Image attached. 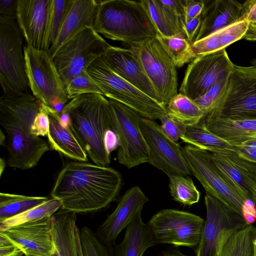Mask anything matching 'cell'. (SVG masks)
Listing matches in <instances>:
<instances>
[{
  "instance_id": "cell-45",
  "label": "cell",
  "mask_w": 256,
  "mask_h": 256,
  "mask_svg": "<svg viewBox=\"0 0 256 256\" xmlns=\"http://www.w3.org/2000/svg\"><path fill=\"white\" fill-rule=\"evenodd\" d=\"M22 248L8 236L0 232V256H22Z\"/></svg>"
},
{
  "instance_id": "cell-49",
  "label": "cell",
  "mask_w": 256,
  "mask_h": 256,
  "mask_svg": "<svg viewBox=\"0 0 256 256\" xmlns=\"http://www.w3.org/2000/svg\"><path fill=\"white\" fill-rule=\"evenodd\" d=\"M234 152L240 158L256 164V147L234 146Z\"/></svg>"
},
{
  "instance_id": "cell-52",
  "label": "cell",
  "mask_w": 256,
  "mask_h": 256,
  "mask_svg": "<svg viewBox=\"0 0 256 256\" xmlns=\"http://www.w3.org/2000/svg\"><path fill=\"white\" fill-rule=\"evenodd\" d=\"M76 245L78 256H84L83 253L82 248L81 242L80 239V230L78 227L76 228Z\"/></svg>"
},
{
  "instance_id": "cell-17",
  "label": "cell",
  "mask_w": 256,
  "mask_h": 256,
  "mask_svg": "<svg viewBox=\"0 0 256 256\" xmlns=\"http://www.w3.org/2000/svg\"><path fill=\"white\" fill-rule=\"evenodd\" d=\"M52 0H18L16 21L26 44L47 50Z\"/></svg>"
},
{
  "instance_id": "cell-28",
  "label": "cell",
  "mask_w": 256,
  "mask_h": 256,
  "mask_svg": "<svg viewBox=\"0 0 256 256\" xmlns=\"http://www.w3.org/2000/svg\"><path fill=\"white\" fill-rule=\"evenodd\" d=\"M157 32V36L184 34V22L160 0H140Z\"/></svg>"
},
{
  "instance_id": "cell-10",
  "label": "cell",
  "mask_w": 256,
  "mask_h": 256,
  "mask_svg": "<svg viewBox=\"0 0 256 256\" xmlns=\"http://www.w3.org/2000/svg\"><path fill=\"white\" fill-rule=\"evenodd\" d=\"M152 83L160 104L166 106L178 92L176 67L157 37L130 45Z\"/></svg>"
},
{
  "instance_id": "cell-6",
  "label": "cell",
  "mask_w": 256,
  "mask_h": 256,
  "mask_svg": "<svg viewBox=\"0 0 256 256\" xmlns=\"http://www.w3.org/2000/svg\"><path fill=\"white\" fill-rule=\"evenodd\" d=\"M22 38L16 19L0 16L2 97L32 94L26 70Z\"/></svg>"
},
{
  "instance_id": "cell-47",
  "label": "cell",
  "mask_w": 256,
  "mask_h": 256,
  "mask_svg": "<svg viewBox=\"0 0 256 256\" xmlns=\"http://www.w3.org/2000/svg\"><path fill=\"white\" fill-rule=\"evenodd\" d=\"M202 24V15L184 22L182 29L184 32L188 40L192 44L200 30Z\"/></svg>"
},
{
  "instance_id": "cell-2",
  "label": "cell",
  "mask_w": 256,
  "mask_h": 256,
  "mask_svg": "<svg viewBox=\"0 0 256 256\" xmlns=\"http://www.w3.org/2000/svg\"><path fill=\"white\" fill-rule=\"evenodd\" d=\"M40 102L32 94L0 97V124L6 136L8 166L33 168L50 150L45 140L30 132Z\"/></svg>"
},
{
  "instance_id": "cell-48",
  "label": "cell",
  "mask_w": 256,
  "mask_h": 256,
  "mask_svg": "<svg viewBox=\"0 0 256 256\" xmlns=\"http://www.w3.org/2000/svg\"><path fill=\"white\" fill-rule=\"evenodd\" d=\"M18 0H0V16L16 19Z\"/></svg>"
},
{
  "instance_id": "cell-29",
  "label": "cell",
  "mask_w": 256,
  "mask_h": 256,
  "mask_svg": "<svg viewBox=\"0 0 256 256\" xmlns=\"http://www.w3.org/2000/svg\"><path fill=\"white\" fill-rule=\"evenodd\" d=\"M256 228L252 224L224 233L221 239L218 256H254Z\"/></svg>"
},
{
  "instance_id": "cell-1",
  "label": "cell",
  "mask_w": 256,
  "mask_h": 256,
  "mask_svg": "<svg viewBox=\"0 0 256 256\" xmlns=\"http://www.w3.org/2000/svg\"><path fill=\"white\" fill-rule=\"evenodd\" d=\"M122 186V175L113 168L76 161L60 172L51 196L60 200L64 210L92 213L116 201Z\"/></svg>"
},
{
  "instance_id": "cell-37",
  "label": "cell",
  "mask_w": 256,
  "mask_h": 256,
  "mask_svg": "<svg viewBox=\"0 0 256 256\" xmlns=\"http://www.w3.org/2000/svg\"><path fill=\"white\" fill-rule=\"evenodd\" d=\"M74 0H52L47 37V50L54 44Z\"/></svg>"
},
{
  "instance_id": "cell-43",
  "label": "cell",
  "mask_w": 256,
  "mask_h": 256,
  "mask_svg": "<svg viewBox=\"0 0 256 256\" xmlns=\"http://www.w3.org/2000/svg\"><path fill=\"white\" fill-rule=\"evenodd\" d=\"M246 20L248 28L243 38L249 41L256 40V0H249L243 3Z\"/></svg>"
},
{
  "instance_id": "cell-40",
  "label": "cell",
  "mask_w": 256,
  "mask_h": 256,
  "mask_svg": "<svg viewBox=\"0 0 256 256\" xmlns=\"http://www.w3.org/2000/svg\"><path fill=\"white\" fill-rule=\"evenodd\" d=\"M229 76L219 80L202 96L193 100L204 112L205 116L212 109L225 92L228 84Z\"/></svg>"
},
{
  "instance_id": "cell-46",
  "label": "cell",
  "mask_w": 256,
  "mask_h": 256,
  "mask_svg": "<svg viewBox=\"0 0 256 256\" xmlns=\"http://www.w3.org/2000/svg\"><path fill=\"white\" fill-rule=\"evenodd\" d=\"M184 1L185 21L198 17L202 14L206 6L204 1L196 0H184Z\"/></svg>"
},
{
  "instance_id": "cell-57",
  "label": "cell",
  "mask_w": 256,
  "mask_h": 256,
  "mask_svg": "<svg viewBox=\"0 0 256 256\" xmlns=\"http://www.w3.org/2000/svg\"><path fill=\"white\" fill-rule=\"evenodd\" d=\"M254 66H256V65H254Z\"/></svg>"
},
{
  "instance_id": "cell-54",
  "label": "cell",
  "mask_w": 256,
  "mask_h": 256,
  "mask_svg": "<svg viewBox=\"0 0 256 256\" xmlns=\"http://www.w3.org/2000/svg\"><path fill=\"white\" fill-rule=\"evenodd\" d=\"M0 144L5 146L6 144V136L2 129L0 130Z\"/></svg>"
},
{
  "instance_id": "cell-30",
  "label": "cell",
  "mask_w": 256,
  "mask_h": 256,
  "mask_svg": "<svg viewBox=\"0 0 256 256\" xmlns=\"http://www.w3.org/2000/svg\"><path fill=\"white\" fill-rule=\"evenodd\" d=\"M180 139L190 145L210 152H234V146L208 131L202 120L194 124L186 126Z\"/></svg>"
},
{
  "instance_id": "cell-27",
  "label": "cell",
  "mask_w": 256,
  "mask_h": 256,
  "mask_svg": "<svg viewBox=\"0 0 256 256\" xmlns=\"http://www.w3.org/2000/svg\"><path fill=\"white\" fill-rule=\"evenodd\" d=\"M248 28V22L244 20L221 28L194 41L192 44L194 52L197 56L225 50L228 46L243 38Z\"/></svg>"
},
{
  "instance_id": "cell-23",
  "label": "cell",
  "mask_w": 256,
  "mask_h": 256,
  "mask_svg": "<svg viewBox=\"0 0 256 256\" xmlns=\"http://www.w3.org/2000/svg\"><path fill=\"white\" fill-rule=\"evenodd\" d=\"M44 106L50 120L47 136L50 148L76 161L86 162L88 156L72 132L70 126L62 122L60 113L46 104Z\"/></svg>"
},
{
  "instance_id": "cell-24",
  "label": "cell",
  "mask_w": 256,
  "mask_h": 256,
  "mask_svg": "<svg viewBox=\"0 0 256 256\" xmlns=\"http://www.w3.org/2000/svg\"><path fill=\"white\" fill-rule=\"evenodd\" d=\"M206 128L233 146L241 145L256 135V119H230L205 116Z\"/></svg>"
},
{
  "instance_id": "cell-35",
  "label": "cell",
  "mask_w": 256,
  "mask_h": 256,
  "mask_svg": "<svg viewBox=\"0 0 256 256\" xmlns=\"http://www.w3.org/2000/svg\"><path fill=\"white\" fill-rule=\"evenodd\" d=\"M61 207L60 200L54 198L49 199L40 206L0 222V232L22 224L52 216Z\"/></svg>"
},
{
  "instance_id": "cell-19",
  "label": "cell",
  "mask_w": 256,
  "mask_h": 256,
  "mask_svg": "<svg viewBox=\"0 0 256 256\" xmlns=\"http://www.w3.org/2000/svg\"><path fill=\"white\" fill-rule=\"evenodd\" d=\"M52 216L12 226L0 232L16 243L26 256H52L55 251Z\"/></svg>"
},
{
  "instance_id": "cell-14",
  "label": "cell",
  "mask_w": 256,
  "mask_h": 256,
  "mask_svg": "<svg viewBox=\"0 0 256 256\" xmlns=\"http://www.w3.org/2000/svg\"><path fill=\"white\" fill-rule=\"evenodd\" d=\"M234 66L226 50L197 56L188 65L179 92L194 100L228 77Z\"/></svg>"
},
{
  "instance_id": "cell-11",
  "label": "cell",
  "mask_w": 256,
  "mask_h": 256,
  "mask_svg": "<svg viewBox=\"0 0 256 256\" xmlns=\"http://www.w3.org/2000/svg\"><path fill=\"white\" fill-rule=\"evenodd\" d=\"M111 46L93 28L87 27L62 44L52 58L64 84L104 55Z\"/></svg>"
},
{
  "instance_id": "cell-38",
  "label": "cell",
  "mask_w": 256,
  "mask_h": 256,
  "mask_svg": "<svg viewBox=\"0 0 256 256\" xmlns=\"http://www.w3.org/2000/svg\"><path fill=\"white\" fill-rule=\"evenodd\" d=\"M64 85L66 94L70 100L84 94L103 95L100 87L89 74L88 70L74 77Z\"/></svg>"
},
{
  "instance_id": "cell-44",
  "label": "cell",
  "mask_w": 256,
  "mask_h": 256,
  "mask_svg": "<svg viewBox=\"0 0 256 256\" xmlns=\"http://www.w3.org/2000/svg\"><path fill=\"white\" fill-rule=\"evenodd\" d=\"M50 128V120L44 104L40 102L39 111L34 118L31 127L32 134L38 136H48Z\"/></svg>"
},
{
  "instance_id": "cell-18",
  "label": "cell",
  "mask_w": 256,
  "mask_h": 256,
  "mask_svg": "<svg viewBox=\"0 0 256 256\" xmlns=\"http://www.w3.org/2000/svg\"><path fill=\"white\" fill-rule=\"evenodd\" d=\"M148 200L139 186L128 190L120 199L115 210L98 227L96 233L99 238L108 246L114 244L120 232L141 214Z\"/></svg>"
},
{
  "instance_id": "cell-33",
  "label": "cell",
  "mask_w": 256,
  "mask_h": 256,
  "mask_svg": "<svg viewBox=\"0 0 256 256\" xmlns=\"http://www.w3.org/2000/svg\"><path fill=\"white\" fill-rule=\"evenodd\" d=\"M210 153L213 162L234 188L248 203L254 204L250 188L242 173L232 161L222 152Z\"/></svg>"
},
{
  "instance_id": "cell-13",
  "label": "cell",
  "mask_w": 256,
  "mask_h": 256,
  "mask_svg": "<svg viewBox=\"0 0 256 256\" xmlns=\"http://www.w3.org/2000/svg\"><path fill=\"white\" fill-rule=\"evenodd\" d=\"M108 100L112 128L120 143L117 153L118 162L128 168L148 162V150L140 126L142 116L124 104Z\"/></svg>"
},
{
  "instance_id": "cell-50",
  "label": "cell",
  "mask_w": 256,
  "mask_h": 256,
  "mask_svg": "<svg viewBox=\"0 0 256 256\" xmlns=\"http://www.w3.org/2000/svg\"><path fill=\"white\" fill-rule=\"evenodd\" d=\"M161 2L170 8L184 22L185 21L184 1L181 0H160Z\"/></svg>"
},
{
  "instance_id": "cell-32",
  "label": "cell",
  "mask_w": 256,
  "mask_h": 256,
  "mask_svg": "<svg viewBox=\"0 0 256 256\" xmlns=\"http://www.w3.org/2000/svg\"><path fill=\"white\" fill-rule=\"evenodd\" d=\"M49 199L45 196H32L0 193V222L40 206Z\"/></svg>"
},
{
  "instance_id": "cell-12",
  "label": "cell",
  "mask_w": 256,
  "mask_h": 256,
  "mask_svg": "<svg viewBox=\"0 0 256 256\" xmlns=\"http://www.w3.org/2000/svg\"><path fill=\"white\" fill-rule=\"evenodd\" d=\"M147 223L156 244L184 246L195 250L200 240L205 220L189 212L164 209L158 212Z\"/></svg>"
},
{
  "instance_id": "cell-25",
  "label": "cell",
  "mask_w": 256,
  "mask_h": 256,
  "mask_svg": "<svg viewBox=\"0 0 256 256\" xmlns=\"http://www.w3.org/2000/svg\"><path fill=\"white\" fill-rule=\"evenodd\" d=\"M156 244L148 223L143 222L140 214L126 228L120 243L108 246L110 256H142Z\"/></svg>"
},
{
  "instance_id": "cell-36",
  "label": "cell",
  "mask_w": 256,
  "mask_h": 256,
  "mask_svg": "<svg viewBox=\"0 0 256 256\" xmlns=\"http://www.w3.org/2000/svg\"><path fill=\"white\" fill-rule=\"evenodd\" d=\"M170 194L173 199L184 205L192 206L198 202L200 192L188 176H168Z\"/></svg>"
},
{
  "instance_id": "cell-56",
  "label": "cell",
  "mask_w": 256,
  "mask_h": 256,
  "mask_svg": "<svg viewBox=\"0 0 256 256\" xmlns=\"http://www.w3.org/2000/svg\"><path fill=\"white\" fill-rule=\"evenodd\" d=\"M254 256H256V240H255L254 242Z\"/></svg>"
},
{
  "instance_id": "cell-31",
  "label": "cell",
  "mask_w": 256,
  "mask_h": 256,
  "mask_svg": "<svg viewBox=\"0 0 256 256\" xmlns=\"http://www.w3.org/2000/svg\"><path fill=\"white\" fill-rule=\"evenodd\" d=\"M166 110L168 115L186 126L198 122L205 116L192 100L180 92L170 100Z\"/></svg>"
},
{
  "instance_id": "cell-34",
  "label": "cell",
  "mask_w": 256,
  "mask_h": 256,
  "mask_svg": "<svg viewBox=\"0 0 256 256\" xmlns=\"http://www.w3.org/2000/svg\"><path fill=\"white\" fill-rule=\"evenodd\" d=\"M176 68H181L196 57L184 34L172 36H156Z\"/></svg>"
},
{
  "instance_id": "cell-3",
  "label": "cell",
  "mask_w": 256,
  "mask_h": 256,
  "mask_svg": "<svg viewBox=\"0 0 256 256\" xmlns=\"http://www.w3.org/2000/svg\"><path fill=\"white\" fill-rule=\"evenodd\" d=\"M62 112L70 116V127L87 156L96 164L106 166L110 156L104 136L111 126L110 104L100 94H87L72 99Z\"/></svg>"
},
{
  "instance_id": "cell-51",
  "label": "cell",
  "mask_w": 256,
  "mask_h": 256,
  "mask_svg": "<svg viewBox=\"0 0 256 256\" xmlns=\"http://www.w3.org/2000/svg\"><path fill=\"white\" fill-rule=\"evenodd\" d=\"M104 142L106 149L109 154L112 152L119 147L120 143L118 136L112 128L106 131Z\"/></svg>"
},
{
  "instance_id": "cell-22",
  "label": "cell",
  "mask_w": 256,
  "mask_h": 256,
  "mask_svg": "<svg viewBox=\"0 0 256 256\" xmlns=\"http://www.w3.org/2000/svg\"><path fill=\"white\" fill-rule=\"evenodd\" d=\"M98 4L96 0H74L57 38L48 51L52 58L65 42L86 28H93Z\"/></svg>"
},
{
  "instance_id": "cell-21",
  "label": "cell",
  "mask_w": 256,
  "mask_h": 256,
  "mask_svg": "<svg viewBox=\"0 0 256 256\" xmlns=\"http://www.w3.org/2000/svg\"><path fill=\"white\" fill-rule=\"evenodd\" d=\"M244 20L243 4L234 0L212 1L205 6L202 14V24L194 41Z\"/></svg>"
},
{
  "instance_id": "cell-5",
  "label": "cell",
  "mask_w": 256,
  "mask_h": 256,
  "mask_svg": "<svg viewBox=\"0 0 256 256\" xmlns=\"http://www.w3.org/2000/svg\"><path fill=\"white\" fill-rule=\"evenodd\" d=\"M192 174L206 190L228 207L244 216L248 224L256 219L254 204L248 203L213 162L210 152L188 145L182 148Z\"/></svg>"
},
{
  "instance_id": "cell-9",
  "label": "cell",
  "mask_w": 256,
  "mask_h": 256,
  "mask_svg": "<svg viewBox=\"0 0 256 256\" xmlns=\"http://www.w3.org/2000/svg\"><path fill=\"white\" fill-rule=\"evenodd\" d=\"M206 115L256 119V66L234 65L225 92Z\"/></svg>"
},
{
  "instance_id": "cell-16",
  "label": "cell",
  "mask_w": 256,
  "mask_h": 256,
  "mask_svg": "<svg viewBox=\"0 0 256 256\" xmlns=\"http://www.w3.org/2000/svg\"><path fill=\"white\" fill-rule=\"evenodd\" d=\"M204 202L206 217L196 256H218L224 234L246 226L244 217L228 207L222 201L206 192Z\"/></svg>"
},
{
  "instance_id": "cell-55",
  "label": "cell",
  "mask_w": 256,
  "mask_h": 256,
  "mask_svg": "<svg viewBox=\"0 0 256 256\" xmlns=\"http://www.w3.org/2000/svg\"><path fill=\"white\" fill-rule=\"evenodd\" d=\"M6 162L2 158H0V176L1 177L3 172L4 171V168L6 164Z\"/></svg>"
},
{
  "instance_id": "cell-26",
  "label": "cell",
  "mask_w": 256,
  "mask_h": 256,
  "mask_svg": "<svg viewBox=\"0 0 256 256\" xmlns=\"http://www.w3.org/2000/svg\"><path fill=\"white\" fill-rule=\"evenodd\" d=\"M76 214L62 208L52 216L55 251L52 256H78L76 236Z\"/></svg>"
},
{
  "instance_id": "cell-42",
  "label": "cell",
  "mask_w": 256,
  "mask_h": 256,
  "mask_svg": "<svg viewBox=\"0 0 256 256\" xmlns=\"http://www.w3.org/2000/svg\"><path fill=\"white\" fill-rule=\"evenodd\" d=\"M160 128L164 134L171 140L176 142L184 134L186 126L170 117L167 114L160 119Z\"/></svg>"
},
{
  "instance_id": "cell-41",
  "label": "cell",
  "mask_w": 256,
  "mask_h": 256,
  "mask_svg": "<svg viewBox=\"0 0 256 256\" xmlns=\"http://www.w3.org/2000/svg\"><path fill=\"white\" fill-rule=\"evenodd\" d=\"M228 158L240 172L249 187L256 212V164L242 159L236 154Z\"/></svg>"
},
{
  "instance_id": "cell-53",
  "label": "cell",
  "mask_w": 256,
  "mask_h": 256,
  "mask_svg": "<svg viewBox=\"0 0 256 256\" xmlns=\"http://www.w3.org/2000/svg\"><path fill=\"white\" fill-rule=\"evenodd\" d=\"M240 146L248 147H256V135L250 137V138L243 142Z\"/></svg>"
},
{
  "instance_id": "cell-4",
  "label": "cell",
  "mask_w": 256,
  "mask_h": 256,
  "mask_svg": "<svg viewBox=\"0 0 256 256\" xmlns=\"http://www.w3.org/2000/svg\"><path fill=\"white\" fill-rule=\"evenodd\" d=\"M93 28L106 38L129 45L157 36L141 1L98 0Z\"/></svg>"
},
{
  "instance_id": "cell-20",
  "label": "cell",
  "mask_w": 256,
  "mask_h": 256,
  "mask_svg": "<svg viewBox=\"0 0 256 256\" xmlns=\"http://www.w3.org/2000/svg\"><path fill=\"white\" fill-rule=\"evenodd\" d=\"M101 58L114 73L160 103L152 83L130 48L111 46Z\"/></svg>"
},
{
  "instance_id": "cell-39",
  "label": "cell",
  "mask_w": 256,
  "mask_h": 256,
  "mask_svg": "<svg viewBox=\"0 0 256 256\" xmlns=\"http://www.w3.org/2000/svg\"><path fill=\"white\" fill-rule=\"evenodd\" d=\"M80 233L84 256H110L108 246L96 232L86 226H83Z\"/></svg>"
},
{
  "instance_id": "cell-7",
  "label": "cell",
  "mask_w": 256,
  "mask_h": 256,
  "mask_svg": "<svg viewBox=\"0 0 256 256\" xmlns=\"http://www.w3.org/2000/svg\"><path fill=\"white\" fill-rule=\"evenodd\" d=\"M26 76L32 94L59 113L70 100L62 79L47 50L24 46Z\"/></svg>"
},
{
  "instance_id": "cell-15",
  "label": "cell",
  "mask_w": 256,
  "mask_h": 256,
  "mask_svg": "<svg viewBox=\"0 0 256 256\" xmlns=\"http://www.w3.org/2000/svg\"><path fill=\"white\" fill-rule=\"evenodd\" d=\"M140 126L148 150V162L168 176L192 174L182 148L164 134L160 125L154 120L142 117Z\"/></svg>"
},
{
  "instance_id": "cell-8",
  "label": "cell",
  "mask_w": 256,
  "mask_h": 256,
  "mask_svg": "<svg viewBox=\"0 0 256 256\" xmlns=\"http://www.w3.org/2000/svg\"><path fill=\"white\" fill-rule=\"evenodd\" d=\"M88 72L98 84L104 96L130 108L142 117L160 120L166 114V106L114 73L101 57L90 65Z\"/></svg>"
}]
</instances>
